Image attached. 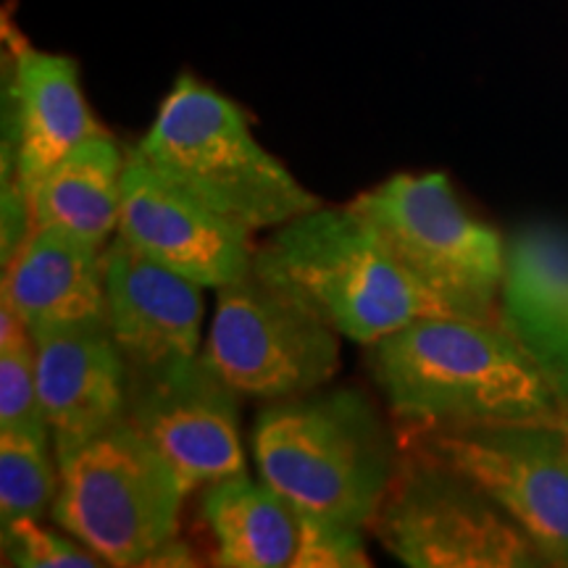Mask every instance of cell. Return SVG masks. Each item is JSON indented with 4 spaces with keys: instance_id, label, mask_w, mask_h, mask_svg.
I'll return each mask as SVG.
<instances>
[{
    "instance_id": "20",
    "label": "cell",
    "mask_w": 568,
    "mask_h": 568,
    "mask_svg": "<svg viewBox=\"0 0 568 568\" xmlns=\"http://www.w3.org/2000/svg\"><path fill=\"white\" fill-rule=\"evenodd\" d=\"M59 495V464L51 447L30 439L0 437V527L53 510Z\"/></svg>"
},
{
    "instance_id": "24",
    "label": "cell",
    "mask_w": 568,
    "mask_h": 568,
    "mask_svg": "<svg viewBox=\"0 0 568 568\" xmlns=\"http://www.w3.org/2000/svg\"><path fill=\"white\" fill-rule=\"evenodd\" d=\"M566 439H568V424H566Z\"/></svg>"
},
{
    "instance_id": "4",
    "label": "cell",
    "mask_w": 568,
    "mask_h": 568,
    "mask_svg": "<svg viewBox=\"0 0 568 568\" xmlns=\"http://www.w3.org/2000/svg\"><path fill=\"white\" fill-rule=\"evenodd\" d=\"M153 169L230 222L276 230L322 201L253 138L245 111L182 74L134 148Z\"/></svg>"
},
{
    "instance_id": "6",
    "label": "cell",
    "mask_w": 568,
    "mask_h": 568,
    "mask_svg": "<svg viewBox=\"0 0 568 568\" xmlns=\"http://www.w3.org/2000/svg\"><path fill=\"white\" fill-rule=\"evenodd\" d=\"M59 464L53 521L105 566H140L180 527L184 487L132 424H116Z\"/></svg>"
},
{
    "instance_id": "14",
    "label": "cell",
    "mask_w": 568,
    "mask_h": 568,
    "mask_svg": "<svg viewBox=\"0 0 568 568\" xmlns=\"http://www.w3.org/2000/svg\"><path fill=\"white\" fill-rule=\"evenodd\" d=\"M105 326L126 372L201 355V284L155 264L124 237L103 247Z\"/></svg>"
},
{
    "instance_id": "9",
    "label": "cell",
    "mask_w": 568,
    "mask_h": 568,
    "mask_svg": "<svg viewBox=\"0 0 568 568\" xmlns=\"http://www.w3.org/2000/svg\"><path fill=\"white\" fill-rule=\"evenodd\" d=\"M397 437L477 485L521 527L545 566H568L566 426H408Z\"/></svg>"
},
{
    "instance_id": "12",
    "label": "cell",
    "mask_w": 568,
    "mask_h": 568,
    "mask_svg": "<svg viewBox=\"0 0 568 568\" xmlns=\"http://www.w3.org/2000/svg\"><path fill=\"white\" fill-rule=\"evenodd\" d=\"M9 45L11 116L3 132V176L17 180L32 201L34 190L63 155L84 140L109 134L92 116L80 84V69L67 55L42 53L32 48L17 27L3 21Z\"/></svg>"
},
{
    "instance_id": "11",
    "label": "cell",
    "mask_w": 568,
    "mask_h": 568,
    "mask_svg": "<svg viewBox=\"0 0 568 568\" xmlns=\"http://www.w3.org/2000/svg\"><path fill=\"white\" fill-rule=\"evenodd\" d=\"M119 237L201 287H224L253 272L255 245L240 226L166 180L138 151L126 155Z\"/></svg>"
},
{
    "instance_id": "2",
    "label": "cell",
    "mask_w": 568,
    "mask_h": 568,
    "mask_svg": "<svg viewBox=\"0 0 568 568\" xmlns=\"http://www.w3.org/2000/svg\"><path fill=\"white\" fill-rule=\"evenodd\" d=\"M261 479L295 510L366 529L400 458V437L355 387L272 400L253 424Z\"/></svg>"
},
{
    "instance_id": "17",
    "label": "cell",
    "mask_w": 568,
    "mask_h": 568,
    "mask_svg": "<svg viewBox=\"0 0 568 568\" xmlns=\"http://www.w3.org/2000/svg\"><path fill=\"white\" fill-rule=\"evenodd\" d=\"M124 166L111 134L84 140L42 176L30 201L32 226H59L103 247L119 230Z\"/></svg>"
},
{
    "instance_id": "22",
    "label": "cell",
    "mask_w": 568,
    "mask_h": 568,
    "mask_svg": "<svg viewBox=\"0 0 568 568\" xmlns=\"http://www.w3.org/2000/svg\"><path fill=\"white\" fill-rule=\"evenodd\" d=\"M6 564L21 568H92L105 566L95 552L77 539H67L51 529H42L34 518H19L3 527Z\"/></svg>"
},
{
    "instance_id": "1",
    "label": "cell",
    "mask_w": 568,
    "mask_h": 568,
    "mask_svg": "<svg viewBox=\"0 0 568 568\" xmlns=\"http://www.w3.org/2000/svg\"><path fill=\"white\" fill-rule=\"evenodd\" d=\"M366 368L408 426H566L568 410L500 322L422 316L366 345Z\"/></svg>"
},
{
    "instance_id": "21",
    "label": "cell",
    "mask_w": 568,
    "mask_h": 568,
    "mask_svg": "<svg viewBox=\"0 0 568 568\" xmlns=\"http://www.w3.org/2000/svg\"><path fill=\"white\" fill-rule=\"evenodd\" d=\"M361 527L297 510V548L290 568H366L372 566Z\"/></svg>"
},
{
    "instance_id": "3",
    "label": "cell",
    "mask_w": 568,
    "mask_h": 568,
    "mask_svg": "<svg viewBox=\"0 0 568 568\" xmlns=\"http://www.w3.org/2000/svg\"><path fill=\"white\" fill-rule=\"evenodd\" d=\"M253 268L301 295L358 345H374L422 316H443L353 205H318L276 226L255 247Z\"/></svg>"
},
{
    "instance_id": "16",
    "label": "cell",
    "mask_w": 568,
    "mask_h": 568,
    "mask_svg": "<svg viewBox=\"0 0 568 568\" xmlns=\"http://www.w3.org/2000/svg\"><path fill=\"white\" fill-rule=\"evenodd\" d=\"M0 301L27 329L105 322L103 251L59 226H32L30 237L3 268Z\"/></svg>"
},
{
    "instance_id": "23",
    "label": "cell",
    "mask_w": 568,
    "mask_h": 568,
    "mask_svg": "<svg viewBox=\"0 0 568 568\" xmlns=\"http://www.w3.org/2000/svg\"><path fill=\"white\" fill-rule=\"evenodd\" d=\"M197 566L195 552L180 537H169L155 548L151 556L142 560V568H190Z\"/></svg>"
},
{
    "instance_id": "15",
    "label": "cell",
    "mask_w": 568,
    "mask_h": 568,
    "mask_svg": "<svg viewBox=\"0 0 568 568\" xmlns=\"http://www.w3.org/2000/svg\"><path fill=\"white\" fill-rule=\"evenodd\" d=\"M497 322L527 351L568 410V232L527 226L506 247Z\"/></svg>"
},
{
    "instance_id": "13",
    "label": "cell",
    "mask_w": 568,
    "mask_h": 568,
    "mask_svg": "<svg viewBox=\"0 0 568 568\" xmlns=\"http://www.w3.org/2000/svg\"><path fill=\"white\" fill-rule=\"evenodd\" d=\"M30 335L42 410L61 460L124 422L130 372L105 322L42 326Z\"/></svg>"
},
{
    "instance_id": "10",
    "label": "cell",
    "mask_w": 568,
    "mask_h": 568,
    "mask_svg": "<svg viewBox=\"0 0 568 568\" xmlns=\"http://www.w3.org/2000/svg\"><path fill=\"white\" fill-rule=\"evenodd\" d=\"M237 400L240 395L201 353L130 374L124 422L174 466L193 493L245 474Z\"/></svg>"
},
{
    "instance_id": "7",
    "label": "cell",
    "mask_w": 568,
    "mask_h": 568,
    "mask_svg": "<svg viewBox=\"0 0 568 568\" xmlns=\"http://www.w3.org/2000/svg\"><path fill=\"white\" fill-rule=\"evenodd\" d=\"M366 531L410 568L545 566L531 539L497 503L406 439Z\"/></svg>"
},
{
    "instance_id": "8",
    "label": "cell",
    "mask_w": 568,
    "mask_h": 568,
    "mask_svg": "<svg viewBox=\"0 0 568 568\" xmlns=\"http://www.w3.org/2000/svg\"><path fill=\"white\" fill-rule=\"evenodd\" d=\"M339 337L314 305L253 268L219 287L203 358L237 395L272 403L329 385Z\"/></svg>"
},
{
    "instance_id": "19",
    "label": "cell",
    "mask_w": 568,
    "mask_h": 568,
    "mask_svg": "<svg viewBox=\"0 0 568 568\" xmlns=\"http://www.w3.org/2000/svg\"><path fill=\"white\" fill-rule=\"evenodd\" d=\"M0 437L51 447V426L42 410L34 343L27 324L0 301Z\"/></svg>"
},
{
    "instance_id": "18",
    "label": "cell",
    "mask_w": 568,
    "mask_h": 568,
    "mask_svg": "<svg viewBox=\"0 0 568 568\" xmlns=\"http://www.w3.org/2000/svg\"><path fill=\"white\" fill-rule=\"evenodd\" d=\"M203 518L209 524L222 568L290 566L297 548V510L266 485L230 477L213 481L203 493Z\"/></svg>"
},
{
    "instance_id": "5",
    "label": "cell",
    "mask_w": 568,
    "mask_h": 568,
    "mask_svg": "<svg viewBox=\"0 0 568 568\" xmlns=\"http://www.w3.org/2000/svg\"><path fill=\"white\" fill-rule=\"evenodd\" d=\"M351 205L439 314L497 322L508 245L460 205L445 174H395Z\"/></svg>"
}]
</instances>
